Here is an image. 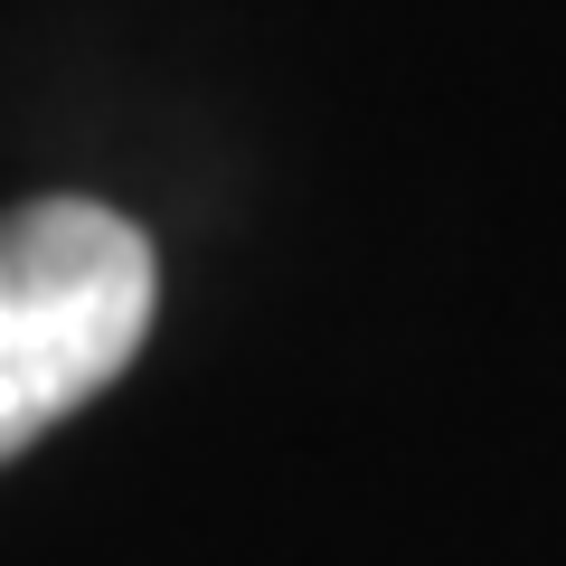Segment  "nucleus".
Returning a JSON list of instances; mask_svg holds the SVG:
<instances>
[{
    "label": "nucleus",
    "mask_w": 566,
    "mask_h": 566,
    "mask_svg": "<svg viewBox=\"0 0 566 566\" xmlns=\"http://www.w3.org/2000/svg\"><path fill=\"white\" fill-rule=\"evenodd\" d=\"M151 245L95 199L0 218V463L76 416L151 331Z\"/></svg>",
    "instance_id": "nucleus-1"
}]
</instances>
